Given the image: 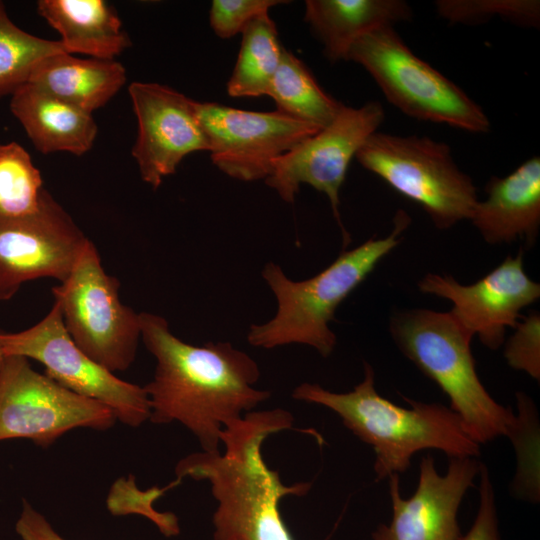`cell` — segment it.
Wrapping results in <instances>:
<instances>
[{"label":"cell","mask_w":540,"mask_h":540,"mask_svg":"<svg viewBox=\"0 0 540 540\" xmlns=\"http://www.w3.org/2000/svg\"><path fill=\"white\" fill-rule=\"evenodd\" d=\"M213 164L241 181L266 179L273 161L322 128L278 110L255 112L195 101Z\"/></svg>","instance_id":"obj_12"},{"label":"cell","mask_w":540,"mask_h":540,"mask_svg":"<svg viewBox=\"0 0 540 540\" xmlns=\"http://www.w3.org/2000/svg\"><path fill=\"white\" fill-rule=\"evenodd\" d=\"M485 192L469 219L483 239L534 244L540 226V158L531 157L505 177H492Z\"/></svg>","instance_id":"obj_17"},{"label":"cell","mask_w":540,"mask_h":540,"mask_svg":"<svg viewBox=\"0 0 540 540\" xmlns=\"http://www.w3.org/2000/svg\"><path fill=\"white\" fill-rule=\"evenodd\" d=\"M37 12L69 54L113 60L131 45L116 11L103 0H40Z\"/></svg>","instance_id":"obj_20"},{"label":"cell","mask_w":540,"mask_h":540,"mask_svg":"<svg viewBox=\"0 0 540 540\" xmlns=\"http://www.w3.org/2000/svg\"><path fill=\"white\" fill-rule=\"evenodd\" d=\"M435 7L450 24L478 25L498 17L522 27L540 25L538 0H438Z\"/></svg>","instance_id":"obj_26"},{"label":"cell","mask_w":540,"mask_h":540,"mask_svg":"<svg viewBox=\"0 0 540 540\" xmlns=\"http://www.w3.org/2000/svg\"><path fill=\"white\" fill-rule=\"evenodd\" d=\"M479 506L476 517L465 535L460 540H502L495 495L488 469L480 464Z\"/></svg>","instance_id":"obj_29"},{"label":"cell","mask_w":540,"mask_h":540,"mask_svg":"<svg viewBox=\"0 0 540 540\" xmlns=\"http://www.w3.org/2000/svg\"><path fill=\"white\" fill-rule=\"evenodd\" d=\"M299 401L318 404L335 412L342 423L375 453L377 480L405 472L413 455L435 449L450 458H474L480 445L465 431L449 407L405 398L411 408L398 406L375 388L372 367L364 364L363 380L351 391L336 393L314 383H301L292 392Z\"/></svg>","instance_id":"obj_3"},{"label":"cell","mask_w":540,"mask_h":540,"mask_svg":"<svg viewBox=\"0 0 540 540\" xmlns=\"http://www.w3.org/2000/svg\"><path fill=\"white\" fill-rule=\"evenodd\" d=\"M3 357H4V354H3L2 348L0 346V366H1V363H2V360H3Z\"/></svg>","instance_id":"obj_31"},{"label":"cell","mask_w":540,"mask_h":540,"mask_svg":"<svg viewBox=\"0 0 540 540\" xmlns=\"http://www.w3.org/2000/svg\"><path fill=\"white\" fill-rule=\"evenodd\" d=\"M424 294L449 300L452 316L477 335L491 350L504 343L508 328H514L520 312L540 297V285L525 272L523 252L507 256L497 267L473 284L463 285L451 275L429 273L418 282Z\"/></svg>","instance_id":"obj_14"},{"label":"cell","mask_w":540,"mask_h":540,"mask_svg":"<svg viewBox=\"0 0 540 540\" xmlns=\"http://www.w3.org/2000/svg\"><path fill=\"white\" fill-rule=\"evenodd\" d=\"M64 52L68 53L60 41L34 36L15 25L0 1V98L26 84L41 60Z\"/></svg>","instance_id":"obj_24"},{"label":"cell","mask_w":540,"mask_h":540,"mask_svg":"<svg viewBox=\"0 0 540 540\" xmlns=\"http://www.w3.org/2000/svg\"><path fill=\"white\" fill-rule=\"evenodd\" d=\"M116 421L109 407L35 371L27 358L4 355L0 366V441L28 439L47 448L75 428L104 431Z\"/></svg>","instance_id":"obj_9"},{"label":"cell","mask_w":540,"mask_h":540,"mask_svg":"<svg viewBox=\"0 0 540 540\" xmlns=\"http://www.w3.org/2000/svg\"><path fill=\"white\" fill-rule=\"evenodd\" d=\"M389 330L399 350L448 396L449 408L476 443L500 436L520 443L522 420L483 386L471 351L473 335L450 312L398 311L390 319Z\"/></svg>","instance_id":"obj_5"},{"label":"cell","mask_w":540,"mask_h":540,"mask_svg":"<svg viewBox=\"0 0 540 540\" xmlns=\"http://www.w3.org/2000/svg\"><path fill=\"white\" fill-rule=\"evenodd\" d=\"M479 471L474 458H450L446 473L440 475L434 459L423 457L417 488L408 499L401 496L399 475H392V517L372 533V540H460L459 507Z\"/></svg>","instance_id":"obj_16"},{"label":"cell","mask_w":540,"mask_h":540,"mask_svg":"<svg viewBox=\"0 0 540 540\" xmlns=\"http://www.w3.org/2000/svg\"><path fill=\"white\" fill-rule=\"evenodd\" d=\"M0 346L4 355L40 362L48 377L103 403L127 426L138 427L149 420L151 408L145 388L118 378L85 354L68 334L57 302L34 326L17 333L0 332Z\"/></svg>","instance_id":"obj_10"},{"label":"cell","mask_w":540,"mask_h":540,"mask_svg":"<svg viewBox=\"0 0 540 540\" xmlns=\"http://www.w3.org/2000/svg\"><path fill=\"white\" fill-rule=\"evenodd\" d=\"M44 190L41 173L30 154L16 142L0 144V216L34 213Z\"/></svg>","instance_id":"obj_25"},{"label":"cell","mask_w":540,"mask_h":540,"mask_svg":"<svg viewBox=\"0 0 540 540\" xmlns=\"http://www.w3.org/2000/svg\"><path fill=\"white\" fill-rule=\"evenodd\" d=\"M284 0H214L210 8V25L214 33L223 39L231 38L254 18L268 13L269 9Z\"/></svg>","instance_id":"obj_28"},{"label":"cell","mask_w":540,"mask_h":540,"mask_svg":"<svg viewBox=\"0 0 540 540\" xmlns=\"http://www.w3.org/2000/svg\"><path fill=\"white\" fill-rule=\"evenodd\" d=\"M284 409L251 411L221 433L224 452L191 453L175 466L177 480L207 481L217 502L214 540H294L279 509L286 496H304L311 483L285 485L264 461L262 446L272 434L292 429Z\"/></svg>","instance_id":"obj_2"},{"label":"cell","mask_w":540,"mask_h":540,"mask_svg":"<svg viewBox=\"0 0 540 540\" xmlns=\"http://www.w3.org/2000/svg\"><path fill=\"white\" fill-rule=\"evenodd\" d=\"M507 340L504 356L510 367L540 378V315L532 312L518 321Z\"/></svg>","instance_id":"obj_27"},{"label":"cell","mask_w":540,"mask_h":540,"mask_svg":"<svg viewBox=\"0 0 540 540\" xmlns=\"http://www.w3.org/2000/svg\"><path fill=\"white\" fill-rule=\"evenodd\" d=\"M119 286L89 240L68 278L52 288L74 343L112 373L131 366L141 337L140 316L121 302Z\"/></svg>","instance_id":"obj_8"},{"label":"cell","mask_w":540,"mask_h":540,"mask_svg":"<svg viewBox=\"0 0 540 540\" xmlns=\"http://www.w3.org/2000/svg\"><path fill=\"white\" fill-rule=\"evenodd\" d=\"M384 118V109L376 101L360 107L343 105L328 126L273 161L266 184L288 203L295 200L301 184L324 193L347 244L350 237L339 214V191L352 158Z\"/></svg>","instance_id":"obj_11"},{"label":"cell","mask_w":540,"mask_h":540,"mask_svg":"<svg viewBox=\"0 0 540 540\" xmlns=\"http://www.w3.org/2000/svg\"><path fill=\"white\" fill-rule=\"evenodd\" d=\"M267 95L278 111L319 128L328 126L344 105L327 94L306 65L284 48Z\"/></svg>","instance_id":"obj_22"},{"label":"cell","mask_w":540,"mask_h":540,"mask_svg":"<svg viewBox=\"0 0 540 540\" xmlns=\"http://www.w3.org/2000/svg\"><path fill=\"white\" fill-rule=\"evenodd\" d=\"M10 110L43 154L64 151L83 155L97 135L92 114L29 82L11 95Z\"/></svg>","instance_id":"obj_18"},{"label":"cell","mask_w":540,"mask_h":540,"mask_svg":"<svg viewBox=\"0 0 540 540\" xmlns=\"http://www.w3.org/2000/svg\"><path fill=\"white\" fill-rule=\"evenodd\" d=\"M347 60L361 65L387 100L404 114L471 133H487L491 123L472 98L406 45L394 27L356 40Z\"/></svg>","instance_id":"obj_6"},{"label":"cell","mask_w":540,"mask_h":540,"mask_svg":"<svg viewBox=\"0 0 540 540\" xmlns=\"http://www.w3.org/2000/svg\"><path fill=\"white\" fill-rule=\"evenodd\" d=\"M411 18V7L402 0L305 2V21L322 42L323 52L331 62L347 61L349 49L360 37Z\"/></svg>","instance_id":"obj_19"},{"label":"cell","mask_w":540,"mask_h":540,"mask_svg":"<svg viewBox=\"0 0 540 540\" xmlns=\"http://www.w3.org/2000/svg\"><path fill=\"white\" fill-rule=\"evenodd\" d=\"M15 530L21 540H65L45 516L25 500Z\"/></svg>","instance_id":"obj_30"},{"label":"cell","mask_w":540,"mask_h":540,"mask_svg":"<svg viewBox=\"0 0 540 540\" xmlns=\"http://www.w3.org/2000/svg\"><path fill=\"white\" fill-rule=\"evenodd\" d=\"M241 34V47L227 92L232 97L267 95L283 51L276 25L265 13L249 22Z\"/></svg>","instance_id":"obj_23"},{"label":"cell","mask_w":540,"mask_h":540,"mask_svg":"<svg viewBox=\"0 0 540 540\" xmlns=\"http://www.w3.org/2000/svg\"><path fill=\"white\" fill-rule=\"evenodd\" d=\"M139 316L141 338L156 360L153 379L144 386L149 420L178 422L202 451L220 452L222 431L271 396L254 387L260 378L258 364L230 342L195 346L176 337L164 317L148 312Z\"/></svg>","instance_id":"obj_1"},{"label":"cell","mask_w":540,"mask_h":540,"mask_svg":"<svg viewBox=\"0 0 540 540\" xmlns=\"http://www.w3.org/2000/svg\"><path fill=\"white\" fill-rule=\"evenodd\" d=\"M88 241L46 190L34 213L0 216V301L11 299L30 280L64 282Z\"/></svg>","instance_id":"obj_13"},{"label":"cell","mask_w":540,"mask_h":540,"mask_svg":"<svg viewBox=\"0 0 540 540\" xmlns=\"http://www.w3.org/2000/svg\"><path fill=\"white\" fill-rule=\"evenodd\" d=\"M28 82L92 114L122 88L126 70L115 59H84L64 52L41 60Z\"/></svg>","instance_id":"obj_21"},{"label":"cell","mask_w":540,"mask_h":540,"mask_svg":"<svg viewBox=\"0 0 540 540\" xmlns=\"http://www.w3.org/2000/svg\"><path fill=\"white\" fill-rule=\"evenodd\" d=\"M138 135L132 148L140 176L157 189L188 154L209 151L195 101L168 86L133 82L128 88Z\"/></svg>","instance_id":"obj_15"},{"label":"cell","mask_w":540,"mask_h":540,"mask_svg":"<svg viewBox=\"0 0 540 540\" xmlns=\"http://www.w3.org/2000/svg\"><path fill=\"white\" fill-rule=\"evenodd\" d=\"M409 223L408 214L399 210L388 236L343 251L321 272L302 281L291 280L279 265L268 262L262 277L276 298L277 310L269 321L250 326L249 344L264 349L303 344L328 357L337 342L329 326L337 308L400 243Z\"/></svg>","instance_id":"obj_4"},{"label":"cell","mask_w":540,"mask_h":540,"mask_svg":"<svg viewBox=\"0 0 540 540\" xmlns=\"http://www.w3.org/2000/svg\"><path fill=\"white\" fill-rule=\"evenodd\" d=\"M355 157L366 170L422 207L438 229L470 219L478 201L476 187L457 166L446 143L376 131Z\"/></svg>","instance_id":"obj_7"}]
</instances>
